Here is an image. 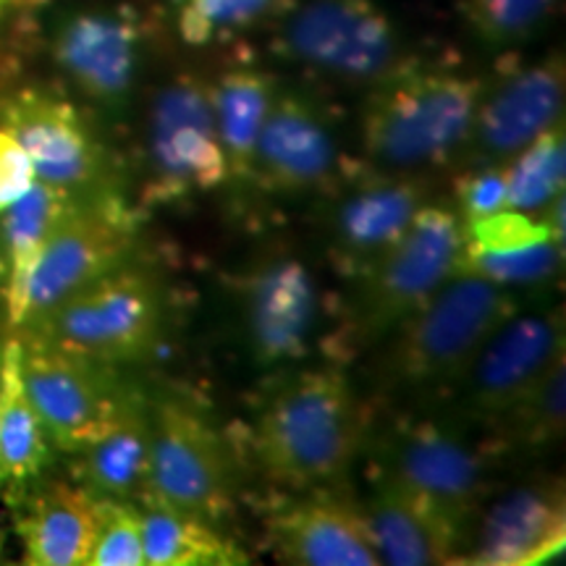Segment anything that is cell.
<instances>
[{
    "instance_id": "cell-1",
    "label": "cell",
    "mask_w": 566,
    "mask_h": 566,
    "mask_svg": "<svg viewBox=\"0 0 566 566\" xmlns=\"http://www.w3.org/2000/svg\"><path fill=\"white\" fill-rule=\"evenodd\" d=\"M483 87L464 71L409 59L367 90L365 153L388 171L441 166L470 145Z\"/></svg>"
},
{
    "instance_id": "cell-2",
    "label": "cell",
    "mask_w": 566,
    "mask_h": 566,
    "mask_svg": "<svg viewBox=\"0 0 566 566\" xmlns=\"http://www.w3.org/2000/svg\"><path fill=\"white\" fill-rule=\"evenodd\" d=\"M365 417L336 370L294 375L275 391L254 428V449L275 480L296 488L334 483L363 449Z\"/></svg>"
},
{
    "instance_id": "cell-3",
    "label": "cell",
    "mask_w": 566,
    "mask_h": 566,
    "mask_svg": "<svg viewBox=\"0 0 566 566\" xmlns=\"http://www.w3.org/2000/svg\"><path fill=\"white\" fill-rule=\"evenodd\" d=\"M166 304L158 281L137 268H113L66 296L21 336L105 365L139 363L160 342Z\"/></svg>"
},
{
    "instance_id": "cell-4",
    "label": "cell",
    "mask_w": 566,
    "mask_h": 566,
    "mask_svg": "<svg viewBox=\"0 0 566 566\" xmlns=\"http://www.w3.org/2000/svg\"><path fill=\"white\" fill-rule=\"evenodd\" d=\"M273 48L296 66L367 90L412 59L378 0H302L281 17Z\"/></svg>"
},
{
    "instance_id": "cell-5",
    "label": "cell",
    "mask_w": 566,
    "mask_h": 566,
    "mask_svg": "<svg viewBox=\"0 0 566 566\" xmlns=\"http://www.w3.org/2000/svg\"><path fill=\"white\" fill-rule=\"evenodd\" d=\"M516 315L509 289L475 275H451L401 323L396 373L412 384L462 380L483 344Z\"/></svg>"
},
{
    "instance_id": "cell-6",
    "label": "cell",
    "mask_w": 566,
    "mask_h": 566,
    "mask_svg": "<svg viewBox=\"0 0 566 566\" xmlns=\"http://www.w3.org/2000/svg\"><path fill=\"white\" fill-rule=\"evenodd\" d=\"M19 373L53 449L80 454L139 399L113 365L21 336Z\"/></svg>"
},
{
    "instance_id": "cell-7",
    "label": "cell",
    "mask_w": 566,
    "mask_h": 566,
    "mask_svg": "<svg viewBox=\"0 0 566 566\" xmlns=\"http://www.w3.org/2000/svg\"><path fill=\"white\" fill-rule=\"evenodd\" d=\"M229 179L212 116L210 84L179 74L155 92L147 113V200L174 202Z\"/></svg>"
},
{
    "instance_id": "cell-8",
    "label": "cell",
    "mask_w": 566,
    "mask_h": 566,
    "mask_svg": "<svg viewBox=\"0 0 566 566\" xmlns=\"http://www.w3.org/2000/svg\"><path fill=\"white\" fill-rule=\"evenodd\" d=\"M132 239L134 218L118 197L111 192L76 197L34 265L21 328L87 283L124 265Z\"/></svg>"
},
{
    "instance_id": "cell-9",
    "label": "cell",
    "mask_w": 566,
    "mask_h": 566,
    "mask_svg": "<svg viewBox=\"0 0 566 566\" xmlns=\"http://www.w3.org/2000/svg\"><path fill=\"white\" fill-rule=\"evenodd\" d=\"M462 250V221L457 212L422 205L378 263L367 268L359 317L367 334H386L430 300L454 275Z\"/></svg>"
},
{
    "instance_id": "cell-10",
    "label": "cell",
    "mask_w": 566,
    "mask_h": 566,
    "mask_svg": "<svg viewBox=\"0 0 566 566\" xmlns=\"http://www.w3.org/2000/svg\"><path fill=\"white\" fill-rule=\"evenodd\" d=\"M216 525L231 501V464L205 417L179 399L150 409V491Z\"/></svg>"
},
{
    "instance_id": "cell-11",
    "label": "cell",
    "mask_w": 566,
    "mask_h": 566,
    "mask_svg": "<svg viewBox=\"0 0 566 566\" xmlns=\"http://www.w3.org/2000/svg\"><path fill=\"white\" fill-rule=\"evenodd\" d=\"M380 459V475L394 480L459 541H464V530L485 483L483 462L472 446L433 420L405 422L388 438Z\"/></svg>"
},
{
    "instance_id": "cell-12",
    "label": "cell",
    "mask_w": 566,
    "mask_h": 566,
    "mask_svg": "<svg viewBox=\"0 0 566 566\" xmlns=\"http://www.w3.org/2000/svg\"><path fill=\"white\" fill-rule=\"evenodd\" d=\"M51 51L71 87L97 108L132 101L145 61V30L129 6H87L55 21Z\"/></svg>"
},
{
    "instance_id": "cell-13",
    "label": "cell",
    "mask_w": 566,
    "mask_h": 566,
    "mask_svg": "<svg viewBox=\"0 0 566 566\" xmlns=\"http://www.w3.org/2000/svg\"><path fill=\"white\" fill-rule=\"evenodd\" d=\"M3 129L30 155L38 181L74 197L108 192V158L90 124L69 101L27 87L3 103Z\"/></svg>"
},
{
    "instance_id": "cell-14",
    "label": "cell",
    "mask_w": 566,
    "mask_h": 566,
    "mask_svg": "<svg viewBox=\"0 0 566 566\" xmlns=\"http://www.w3.org/2000/svg\"><path fill=\"white\" fill-rule=\"evenodd\" d=\"M564 55L514 66L493 87H483L470 145L485 163L512 160L537 134L564 122Z\"/></svg>"
},
{
    "instance_id": "cell-15",
    "label": "cell",
    "mask_w": 566,
    "mask_h": 566,
    "mask_svg": "<svg viewBox=\"0 0 566 566\" xmlns=\"http://www.w3.org/2000/svg\"><path fill=\"white\" fill-rule=\"evenodd\" d=\"M562 357V310L512 315L488 338L464 373L472 407L483 417L509 415Z\"/></svg>"
},
{
    "instance_id": "cell-16",
    "label": "cell",
    "mask_w": 566,
    "mask_h": 566,
    "mask_svg": "<svg viewBox=\"0 0 566 566\" xmlns=\"http://www.w3.org/2000/svg\"><path fill=\"white\" fill-rule=\"evenodd\" d=\"M338 171V145L325 113L300 92H275L254 150L252 176L273 192H315Z\"/></svg>"
},
{
    "instance_id": "cell-17",
    "label": "cell",
    "mask_w": 566,
    "mask_h": 566,
    "mask_svg": "<svg viewBox=\"0 0 566 566\" xmlns=\"http://www.w3.org/2000/svg\"><path fill=\"white\" fill-rule=\"evenodd\" d=\"M317 283L300 260L279 258L244 281L247 342L260 365L302 357L317 328Z\"/></svg>"
},
{
    "instance_id": "cell-18",
    "label": "cell",
    "mask_w": 566,
    "mask_h": 566,
    "mask_svg": "<svg viewBox=\"0 0 566 566\" xmlns=\"http://www.w3.org/2000/svg\"><path fill=\"white\" fill-rule=\"evenodd\" d=\"M424 189L409 176H367L354 181L334 212V247L349 271L365 273L407 231L422 208Z\"/></svg>"
},
{
    "instance_id": "cell-19",
    "label": "cell",
    "mask_w": 566,
    "mask_h": 566,
    "mask_svg": "<svg viewBox=\"0 0 566 566\" xmlns=\"http://www.w3.org/2000/svg\"><path fill=\"white\" fill-rule=\"evenodd\" d=\"M564 493L556 485H522L488 509L470 564L530 566L564 551Z\"/></svg>"
},
{
    "instance_id": "cell-20",
    "label": "cell",
    "mask_w": 566,
    "mask_h": 566,
    "mask_svg": "<svg viewBox=\"0 0 566 566\" xmlns=\"http://www.w3.org/2000/svg\"><path fill=\"white\" fill-rule=\"evenodd\" d=\"M275 554L300 566H380V554L357 509L338 499H307L271 522Z\"/></svg>"
},
{
    "instance_id": "cell-21",
    "label": "cell",
    "mask_w": 566,
    "mask_h": 566,
    "mask_svg": "<svg viewBox=\"0 0 566 566\" xmlns=\"http://www.w3.org/2000/svg\"><path fill=\"white\" fill-rule=\"evenodd\" d=\"M17 509V535L30 566H82L95 541L101 499L61 480L30 491Z\"/></svg>"
},
{
    "instance_id": "cell-22",
    "label": "cell",
    "mask_w": 566,
    "mask_h": 566,
    "mask_svg": "<svg viewBox=\"0 0 566 566\" xmlns=\"http://www.w3.org/2000/svg\"><path fill=\"white\" fill-rule=\"evenodd\" d=\"M76 197L59 187L38 181L17 202L0 212V244L6 258V317L9 328L19 331L27 315V294L42 250L61 218L66 216Z\"/></svg>"
},
{
    "instance_id": "cell-23",
    "label": "cell",
    "mask_w": 566,
    "mask_h": 566,
    "mask_svg": "<svg viewBox=\"0 0 566 566\" xmlns=\"http://www.w3.org/2000/svg\"><path fill=\"white\" fill-rule=\"evenodd\" d=\"M365 522L380 562L391 566H433L454 562L462 541L438 516L417 504L386 475L378 478Z\"/></svg>"
},
{
    "instance_id": "cell-24",
    "label": "cell",
    "mask_w": 566,
    "mask_h": 566,
    "mask_svg": "<svg viewBox=\"0 0 566 566\" xmlns=\"http://www.w3.org/2000/svg\"><path fill=\"white\" fill-rule=\"evenodd\" d=\"M74 478L95 499L137 504L150 491V409L137 399L111 430L74 454Z\"/></svg>"
},
{
    "instance_id": "cell-25",
    "label": "cell",
    "mask_w": 566,
    "mask_h": 566,
    "mask_svg": "<svg viewBox=\"0 0 566 566\" xmlns=\"http://www.w3.org/2000/svg\"><path fill=\"white\" fill-rule=\"evenodd\" d=\"M19 357V336H6L0 380V493H24L53 459L51 438L21 386Z\"/></svg>"
},
{
    "instance_id": "cell-26",
    "label": "cell",
    "mask_w": 566,
    "mask_h": 566,
    "mask_svg": "<svg viewBox=\"0 0 566 566\" xmlns=\"http://www.w3.org/2000/svg\"><path fill=\"white\" fill-rule=\"evenodd\" d=\"M279 87L265 71L233 66L210 84L212 116L221 139L229 179H250L260 132Z\"/></svg>"
},
{
    "instance_id": "cell-27",
    "label": "cell",
    "mask_w": 566,
    "mask_h": 566,
    "mask_svg": "<svg viewBox=\"0 0 566 566\" xmlns=\"http://www.w3.org/2000/svg\"><path fill=\"white\" fill-rule=\"evenodd\" d=\"M142 551L150 566L239 564L244 556L216 533V525L176 509L158 495L139 499Z\"/></svg>"
},
{
    "instance_id": "cell-28",
    "label": "cell",
    "mask_w": 566,
    "mask_h": 566,
    "mask_svg": "<svg viewBox=\"0 0 566 566\" xmlns=\"http://www.w3.org/2000/svg\"><path fill=\"white\" fill-rule=\"evenodd\" d=\"M509 208L541 212L554 197L564 195L566 137L564 122L551 126L504 163Z\"/></svg>"
},
{
    "instance_id": "cell-29",
    "label": "cell",
    "mask_w": 566,
    "mask_h": 566,
    "mask_svg": "<svg viewBox=\"0 0 566 566\" xmlns=\"http://www.w3.org/2000/svg\"><path fill=\"white\" fill-rule=\"evenodd\" d=\"M562 263L564 242H556V239L509 252L475 250V247H467L462 242L454 275H475V279H483L504 289L537 286V283L554 279L562 271Z\"/></svg>"
},
{
    "instance_id": "cell-30",
    "label": "cell",
    "mask_w": 566,
    "mask_h": 566,
    "mask_svg": "<svg viewBox=\"0 0 566 566\" xmlns=\"http://www.w3.org/2000/svg\"><path fill=\"white\" fill-rule=\"evenodd\" d=\"M286 0H176V27L189 45L226 40L283 11Z\"/></svg>"
},
{
    "instance_id": "cell-31",
    "label": "cell",
    "mask_w": 566,
    "mask_h": 566,
    "mask_svg": "<svg viewBox=\"0 0 566 566\" xmlns=\"http://www.w3.org/2000/svg\"><path fill=\"white\" fill-rule=\"evenodd\" d=\"M558 0H459V9L478 40L512 48L533 38L554 17Z\"/></svg>"
},
{
    "instance_id": "cell-32",
    "label": "cell",
    "mask_w": 566,
    "mask_h": 566,
    "mask_svg": "<svg viewBox=\"0 0 566 566\" xmlns=\"http://www.w3.org/2000/svg\"><path fill=\"white\" fill-rule=\"evenodd\" d=\"M90 566H145L142 551L139 509L132 501L101 499L95 541H92Z\"/></svg>"
},
{
    "instance_id": "cell-33",
    "label": "cell",
    "mask_w": 566,
    "mask_h": 566,
    "mask_svg": "<svg viewBox=\"0 0 566 566\" xmlns=\"http://www.w3.org/2000/svg\"><path fill=\"white\" fill-rule=\"evenodd\" d=\"M556 239L543 218H535L533 212L525 210H499L493 216L480 218L475 223L462 226V242L467 247L488 252H509L522 250V247H533L541 242ZM558 242V239H556Z\"/></svg>"
},
{
    "instance_id": "cell-34",
    "label": "cell",
    "mask_w": 566,
    "mask_h": 566,
    "mask_svg": "<svg viewBox=\"0 0 566 566\" xmlns=\"http://www.w3.org/2000/svg\"><path fill=\"white\" fill-rule=\"evenodd\" d=\"M566 365L564 357L537 380L533 391L516 405L512 412H520L527 441H554L564 433L566 420Z\"/></svg>"
},
{
    "instance_id": "cell-35",
    "label": "cell",
    "mask_w": 566,
    "mask_h": 566,
    "mask_svg": "<svg viewBox=\"0 0 566 566\" xmlns=\"http://www.w3.org/2000/svg\"><path fill=\"white\" fill-rule=\"evenodd\" d=\"M457 205L462 226L509 208V187L504 163H485L478 171L457 181Z\"/></svg>"
},
{
    "instance_id": "cell-36",
    "label": "cell",
    "mask_w": 566,
    "mask_h": 566,
    "mask_svg": "<svg viewBox=\"0 0 566 566\" xmlns=\"http://www.w3.org/2000/svg\"><path fill=\"white\" fill-rule=\"evenodd\" d=\"M34 179L38 176H34L30 155L24 153V147L11 132L0 126V212L17 202L32 187Z\"/></svg>"
},
{
    "instance_id": "cell-37",
    "label": "cell",
    "mask_w": 566,
    "mask_h": 566,
    "mask_svg": "<svg viewBox=\"0 0 566 566\" xmlns=\"http://www.w3.org/2000/svg\"><path fill=\"white\" fill-rule=\"evenodd\" d=\"M19 3H24V0H0V19L9 17V13L17 9Z\"/></svg>"
},
{
    "instance_id": "cell-38",
    "label": "cell",
    "mask_w": 566,
    "mask_h": 566,
    "mask_svg": "<svg viewBox=\"0 0 566 566\" xmlns=\"http://www.w3.org/2000/svg\"><path fill=\"white\" fill-rule=\"evenodd\" d=\"M6 292V258H3V244H0V302H3Z\"/></svg>"
},
{
    "instance_id": "cell-39",
    "label": "cell",
    "mask_w": 566,
    "mask_h": 566,
    "mask_svg": "<svg viewBox=\"0 0 566 566\" xmlns=\"http://www.w3.org/2000/svg\"><path fill=\"white\" fill-rule=\"evenodd\" d=\"M3 352H6V338H0V380H3Z\"/></svg>"
},
{
    "instance_id": "cell-40",
    "label": "cell",
    "mask_w": 566,
    "mask_h": 566,
    "mask_svg": "<svg viewBox=\"0 0 566 566\" xmlns=\"http://www.w3.org/2000/svg\"><path fill=\"white\" fill-rule=\"evenodd\" d=\"M0 554H3V533H0Z\"/></svg>"
}]
</instances>
